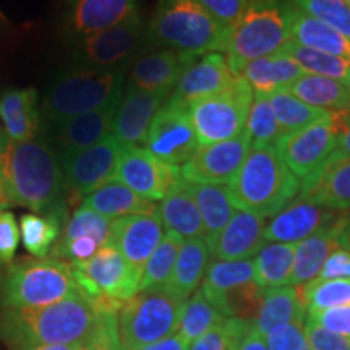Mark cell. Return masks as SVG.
<instances>
[{"label":"cell","mask_w":350,"mask_h":350,"mask_svg":"<svg viewBox=\"0 0 350 350\" xmlns=\"http://www.w3.org/2000/svg\"><path fill=\"white\" fill-rule=\"evenodd\" d=\"M0 177L16 206L34 214L68 211L59 154L42 139L12 142L0 130Z\"/></svg>","instance_id":"1"},{"label":"cell","mask_w":350,"mask_h":350,"mask_svg":"<svg viewBox=\"0 0 350 350\" xmlns=\"http://www.w3.org/2000/svg\"><path fill=\"white\" fill-rule=\"evenodd\" d=\"M96 312L80 291L41 308L3 310L0 338L16 344H80L93 329Z\"/></svg>","instance_id":"2"},{"label":"cell","mask_w":350,"mask_h":350,"mask_svg":"<svg viewBox=\"0 0 350 350\" xmlns=\"http://www.w3.org/2000/svg\"><path fill=\"white\" fill-rule=\"evenodd\" d=\"M301 180L282 161L274 144H253L242 167L227 183L234 206L273 217L300 193Z\"/></svg>","instance_id":"3"},{"label":"cell","mask_w":350,"mask_h":350,"mask_svg":"<svg viewBox=\"0 0 350 350\" xmlns=\"http://www.w3.org/2000/svg\"><path fill=\"white\" fill-rule=\"evenodd\" d=\"M229 26L222 25L200 0H159L146 28V44L185 54L224 52Z\"/></svg>","instance_id":"4"},{"label":"cell","mask_w":350,"mask_h":350,"mask_svg":"<svg viewBox=\"0 0 350 350\" xmlns=\"http://www.w3.org/2000/svg\"><path fill=\"white\" fill-rule=\"evenodd\" d=\"M291 0H250L240 16L229 26L226 59L240 77L252 60L278 54L292 39Z\"/></svg>","instance_id":"5"},{"label":"cell","mask_w":350,"mask_h":350,"mask_svg":"<svg viewBox=\"0 0 350 350\" xmlns=\"http://www.w3.org/2000/svg\"><path fill=\"white\" fill-rule=\"evenodd\" d=\"M125 68H81L65 73L52 83L42 100L46 125L54 126L72 117L119 103L124 94Z\"/></svg>","instance_id":"6"},{"label":"cell","mask_w":350,"mask_h":350,"mask_svg":"<svg viewBox=\"0 0 350 350\" xmlns=\"http://www.w3.org/2000/svg\"><path fill=\"white\" fill-rule=\"evenodd\" d=\"M78 292L70 262L57 258H28L10 265L2 284L8 310L41 308Z\"/></svg>","instance_id":"7"},{"label":"cell","mask_w":350,"mask_h":350,"mask_svg":"<svg viewBox=\"0 0 350 350\" xmlns=\"http://www.w3.org/2000/svg\"><path fill=\"white\" fill-rule=\"evenodd\" d=\"M187 300L167 287L142 291L124 301L117 314L122 350L157 342L178 331Z\"/></svg>","instance_id":"8"},{"label":"cell","mask_w":350,"mask_h":350,"mask_svg":"<svg viewBox=\"0 0 350 350\" xmlns=\"http://www.w3.org/2000/svg\"><path fill=\"white\" fill-rule=\"evenodd\" d=\"M253 90L242 77L221 93L188 106L200 146L239 137L247 126Z\"/></svg>","instance_id":"9"},{"label":"cell","mask_w":350,"mask_h":350,"mask_svg":"<svg viewBox=\"0 0 350 350\" xmlns=\"http://www.w3.org/2000/svg\"><path fill=\"white\" fill-rule=\"evenodd\" d=\"M77 55L85 68H125L146 44V29L139 13L122 23L77 41Z\"/></svg>","instance_id":"10"},{"label":"cell","mask_w":350,"mask_h":350,"mask_svg":"<svg viewBox=\"0 0 350 350\" xmlns=\"http://www.w3.org/2000/svg\"><path fill=\"white\" fill-rule=\"evenodd\" d=\"M144 148L165 164H185L200 148L188 106L165 99L152 119Z\"/></svg>","instance_id":"11"},{"label":"cell","mask_w":350,"mask_h":350,"mask_svg":"<svg viewBox=\"0 0 350 350\" xmlns=\"http://www.w3.org/2000/svg\"><path fill=\"white\" fill-rule=\"evenodd\" d=\"M124 144L113 135L75 152L59 154L68 191L85 198L116 178Z\"/></svg>","instance_id":"12"},{"label":"cell","mask_w":350,"mask_h":350,"mask_svg":"<svg viewBox=\"0 0 350 350\" xmlns=\"http://www.w3.org/2000/svg\"><path fill=\"white\" fill-rule=\"evenodd\" d=\"M116 180L150 201H163L182 180L180 169L152 156L146 148L124 146Z\"/></svg>","instance_id":"13"},{"label":"cell","mask_w":350,"mask_h":350,"mask_svg":"<svg viewBox=\"0 0 350 350\" xmlns=\"http://www.w3.org/2000/svg\"><path fill=\"white\" fill-rule=\"evenodd\" d=\"M274 146L291 172L304 180L338 148L331 113L305 129L284 135Z\"/></svg>","instance_id":"14"},{"label":"cell","mask_w":350,"mask_h":350,"mask_svg":"<svg viewBox=\"0 0 350 350\" xmlns=\"http://www.w3.org/2000/svg\"><path fill=\"white\" fill-rule=\"evenodd\" d=\"M250 146L252 138L247 130L232 139L200 146L195 154L182 165V178L195 183L227 185L242 167Z\"/></svg>","instance_id":"15"},{"label":"cell","mask_w":350,"mask_h":350,"mask_svg":"<svg viewBox=\"0 0 350 350\" xmlns=\"http://www.w3.org/2000/svg\"><path fill=\"white\" fill-rule=\"evenodd\" d=\"M72 268L85 275L100 295H107L124 304L139 292L142 271L112 245H106L86 261H72Z\"/></svg>","instance_id":"16"},{"label":"cell","mask_w":350,"mask_h":350,"mask_svg":"<svg viewBox=\"0 0 350 350\" xmlns=\"http://www.w3.org/2000/svg\"><path fill=\"white\" fill-rule=\"evenodd\" d=\"M350 214L342 211L334 221L295 245L291 286H305L318 278L327 256L340 247L347 248Z\"/></svg>","instance_id":"17"},{"label":"cell","mask_w":350,"mask_h":350,"mask_svg":"<svg viewBox=\"0 0 350 350\" xmlns=\"http://www.w3.org/2000/svg\"><path fill=\"white\" fill-rule=\"evenodd\" d=\"M196 57L198 55L172 49H156L138 55L126 70L125 86L169 96Z\"/></svg>","instance_id":"18"},{"label":"cell","mask_w":350,"mask_h":350,"mask_svg":"<svg viewBox=\"0 0 350 350\" xmlns=\"http://www.w3.org/2000/svg\"><path fill=\"white\" fill-rule=\"evenodd\" d=\"M237 78L224 54L209 52L198 55L188 65L167 99L190 106L195 100L221 93Z\"/></svg>","instance_id":"19"},{"label":"cell","mask_w":350,"mask_h":350,"mask_svg":"<svg viewBox=\"0 0 350 350\" xmlns=\"http://www.w3.org/2000/svg\"><path fill=\"white\" fill-rule=\"evenodd\" d=\"M299 198L327 209H350V156L336 150L301 180Z\"/></svg>","instance_id":"20"},{"label":"cell","mask_w":350,"mask_h":350,"mask_svg":"<svg viewBox=\"0 0 350 350\" xmlns=\"http://www.w3.org/2000/svg\"><path fill=\"white\" fill-rule=\"evenodd\" d=\"M163 235L164 226L159 211L133 214L113 219L109 245L116 247L135 268L143 271V266L161 243Z\"/></svg>","instance_id":"21"},{"label":"cell","mask_w":350,"mask_h":350,"mask_svg":"<svg viewBox=\"0 0 350 350\" xmlns=\"http://www.w3.org/2000/svg\"><path fill=\"white\" fill-rule=\"evenodd\" d=\"M342 211L327 209L319 204L310 203L297 196L294 201L281 209L265 227V242L300 243L323 226L329 224Z\"/></svg>","instance_id":"22"},{"label":"cell","mask_w":350,"mask_h":350,"mask_svg":"<svg viewBox=\"0 0 350 350\" xmlns=\"http://www.w3.org/2000/svg\"><path fill=\"white\" fill-rule=\"evenodd\" d=\"M266 219L237 209L216 237L208 240L211 258L217 261L250 260L265 247Z\"/></svg>","instance_id":"23"},{"label":"cell","mask_w":350,"mask_h":350,"mask_svg":"<svg viewBox=\"0 0 350 350\" xmlns=\"http://www.w3.org/2000/svg\"><path fill=\"white\" fill-rule=\"evenodd\" d=\"M169 96L124 86V94L113 119L112 135L124 146H139L146 142L152 119Z\"/></svg>","instance_id":"24"},{"label":"cell","mask_w":350,"mask_h":350,"mask_svg":"<svg viewBox=\"0 0 350 350\" xmlns=\"http://www.w3.org/2000/svg\"><path fill=\"white\" fill-rule=\"evenodd\" d=\"M139 13V0H67L70 36L81 41Z\"/></svg>","instance_id":"25"},{"label":"cell","mask_w":350,"mask_h":350,"mask_svg":"<svg viewBox=\"0 0 350 350\" xmlns=\"http://www.w3.org/2000/svg\"><path fill=\"white\" fill-rule=\"evenodd\" d=\"M119 103H113L99 111L81 113V116L72 117L51 126L52 142L59 148L60 154L81 151L112 135L113 119H116Z\"/></svg>","instance_id":"26"},{"label":"cell","mask_w":350,"mask_h":350,"mask_svg":"<svg viewBox=\"0 0 350 350\" xmlns=\"http://www.w3.org/2000/svg\"><path fill=\"white\" fill-rule=\"evenodd\" d=\"M2 131L12 142L34 139L41 130V112L38 107V93L34 88L10 90L0 99Z\"/></svg>","instance_id":"27"},{"label":"cell","mask_w":350,"mask_h":350,"mask_svg":"<svg viewBox=\"0 0 350 350\" xmlns=\"http://www.w3.org/2000/svg\"><path fill=\"white\" fill-rule=\"evenodd\" d=\"M304 75V68L284 52L252 60L240 72V77L250 85L253 94L265 96L287 90Z\"/></svg>","instance_id":"28"},{"label":"cell","mask_w":350,"mask_h":350,"mask_svg":"<svg viewBox=\"0 0 350 350\" xmlns=\"http://www.w3.org/2000/svg\"><path fill=\"white\" fill-rule=\"evenodd\" d=\"M306 305L300 286L265 288L262 301L253 325L261 336H268L274 327L287 323H305Z\"/></svg>","instance_id":"29"},{"label":"cell","mask_w":350,"mask_h":350,"mask_svg":"<svg viewBox=\"0 0 350 350\" xmlns=\"http://www.w3.org/2000/svg\"><path fill=\"white\" fill-rule=\"evenodd\" d=\"M209 260H211V252H209L206 239L196 237L183 240L174 271L165 287L180 299L188 300L203 282Z\"/></svg>","instance_id":"30"},{"label":"cell","mask_w":350,"mask_h":350,"mask_svg":"<svg viewBox=\"0 0 350 350\" xmlns=\"http://www.w3.org/2000/svg\"><path fill=\"white\" fill-rule=\"evenodd\" d=\"M157 211L165 229L178 234L183 240L206 237L200 209L183 178L161 201Z\"/></svg>","instance_id":"31"},{"label":"cell","mask_w":350,"mask_h":350,"mask_svg":"<svg viewBox=\"0 0 350 350\" xmlns=\"http://www.w3.org/2000/svg\"><path fill=\"white\" fill-rule=\"evenodd\" d=\"M81 206L93 209L112 221L133 214H151L157 211V206L152 201L142 198L116 178L85 196Z\"/></svg>","instance_id":"32"},{"label":"cell","mask_w":350,"mask_h":350,"mask_svg":"<svg viewBox=\"0 0 350 350\" xmlns=\"http://www.w3.org/2000/svg\"><path fill=\"white\" fill-rule=\"evenodd\" d=\"M292 41L310 49L326 52L350 62V41L339 31L332 29L321 21L312 18L299 8L292 5L291 18Z\"/></svg>","instance_id":"33"},{"label":"cell","mask_w":350,"mask_h":350,"mask_svg":"<svg viewBox=\"0 0 350 350\" xmlns=\"http://www.w3.org/2000/svg\"><path fill=\"white\" fill-rule=\"evenodd\" d=\"M187 188L193 196L196 206L200 209L201 219H203L206 240L213 237L224 229L237 208L232 203L227 185L219 183H195L187 182Z\"/></svg>","instance_id":"34"},{"label":"cell","mask_w":350,"mask_h":350,"mask_svg":"<svg viewBox=\"0 0 350 350\" xmlns=\"http://www.w3.org/2000/svg\"><path fill=\"white\" fill-rule=\"evenodd\" d=\"M291 94L304 100L308 106L323 111H340L350 109V86L331 78L305 73L287 88Z\"/></svg>","instance_id":"35"},{"label":"cell","mask_w":350,"mask_h":350,"mask_svg":"<svg viewBox=\"0 0 350 350\" xmlns=\"http://www.w3.org/2000/svg\"><path fill=\"white\" fill-rule=\"evenodd\" d=\"M294 243H266L253 256L255 282L262 288H278L291 286L294 269Z\"/></svg>","instance_id":"36"},{"label":"cell","mask_w":350,"mask_h":350,"mask_svg":"<svg viewBox=\"0 0 350 350\" xmlns=\"http://www.w3.org/2000/svg\"><path fill=\"white\" fill-rule=\"evenodd\" d=\"M68 221V211L47 214H23L20 234L26 252L34 258H47Z\"/></svg>","instance_id":"37"},{"label":"cell","mask_w":350,"mask_h":350,"mask_svg":"<svg viewBox=\"0 0 350 350\" xmlns=\"http://www.w3.org/2000/svg\"><path fill=\"white\" fill-rule=\"evenodd\" d=\"M281 52L295 60L305 73L331 78V80L345 83L350 86V62L340 57L319 52L310 47L300 46L299 42L288 41Z\"/></svg>","instance_id":"38"},{"label":"cell","mask_w":350,"mask_h":350,"mask_svg":"<svg viewBox=\"0 0 350 350\" xmlns=\"http://www.w3.org/2000/svg\"><path fill=\"white\" fill-rule=\"evenodd\" d=\"M255 281L253 273V260L237 261H217L209 262L206 275L201 282V294L206 299L226 294L232 288Z\"/></svg>","instance_id":"39"},{"label":"cell","mask_w":350,"mask_h":350,"mask_svg":"<svg viewBox=\"0 0 350 350\" xmlns=\"http://www.w3.org/2000/svg\"><path fill=\"white\" fill-rule=\"evenodd\" d=\"M269 104L273 107V112L278 120L279 126H281L282 137L284 135L292 133L305 126L314 124V122L325 119L329 116V111H323V109H317L305 104L304 100L297 99L294 94L288 91H278V93L268 96Z\"/></svg>","instance_id":"40"},{"label":"cell","mask_w":350,"mask_h":350,"mask_svg":"<svg viewBox=\"0 0 350 350\" xmlns=\"http://www.w3.org/2000/svg\"><path fill=\"white\" fill-rule=\"evenodd\" d=\"M183 239L172 230L164 232L163 240L152 252L150 260L143 266L142 281H139V292L151 291V288L164 287L172 274L177 255L180 252Z\"/></svg>","instance_id":"41"},{"label":"cell","mask_w":350,"mask_h":350,"mask_svg":"<svg viewBox=\"0 0 350 350\" xmlns=\"http://www.w3.org/2000/svg\"><path fill=\"white\" fill-rule=\"evenodd\" d=\"M224 319V314L217 312L198 288V291L187 300L177 332L188 344H191L195 339H198L200 336H203L204 332L213 329L214 326L221 325Z\"/></svg>","instance_id":"42"},{"label":"cell","mask_w":350,"mask_h":350,"mask_svg":"<svg viewBox=\"0 0 350 350\" xmlns=\"http://www.w3.org/2000/svg\"><path fill=\"white\" fill-rule=\"evenodd\" d=\"M300 288L306 312L350 305V279H313Z\"/></svg>","instance_id":"43"},{"label":"cell","mask_w":350,"mask_h":350,"mask_svg":"<svg viewBox=\"0 0 350 350\" xmlns=\"http://www.w3.org/2000/svg\"><path fill=\"white\" fill-rule=\"evenodd\" d=\"M111 227L112 219L86 206H80L68 217L57 242H70V240L80 237H90L94 239L103 247H106L109 245V239H111Z\"/></svg>","instance_id":"44"},{"label":"cell","mask_w":350,"mask_h":350,"mask_svg":"<svg viewBox=\"0 0 350 350\" xmlns=\"http://www.w3.org/2000/svg\"><path fill=\"white\" fill-rule=\"evenodd\" d=\"M245 130L250 135L253 144H275L282 137L269 98L265 94H253V103L248 112Z\"/></svg>","instance_id":"45"},{"label":"cell","mask_w":350,"mask_h":350,"mask_svg":"<svg viewBox=\"0 0 350 350\" xmlns=\"http://www.w3.org/2000/svg\"><path fill=\"white\" fill-rule=\"evenodd\" d=\"M291 3L350 41V7L345 0H291Z\"/></svg>","instance_id":"46"},{"label":"cell","mask_w":350,"mask_h":350,"mask_svg":"<svg viewBox=\"0 0 350 350\" xmlns=\"http://www.w3.org/2000/svg\"><path fill=\"white\" fill-rule=\"evenodd\" d=\"M252 323L248 319L226 318L221 325L195 339L188 345V350H235Z\"/></svg>","instance_id":"47"},{"label":"cell","mask_w":350,"mask_h":350,"mask_svg":"<svg viewBox=\"0 0 350 350\" xmlns=\"http://www.w3.org/2000/svg\"><path fill=\"white\" fill-rule=\"evenodd\" d=\"M88 344L91 350H122L117 313H96V321Z\"/></svg>","instance_id":"48"},{"label":"cell","mask_w":350,"mask_h":350,"mask_svg":"<svg viewBox=\"0 0 350 350\" xmlns=\"http://www.w3.org/2000/svg\"><path fill=\"white\" fill-rule=\"evenodd\" d=\"M266 344L269 350H312L304 323H287L274 327L266 336Z\"/></svg>","instance_id":"49"},{"label":"cell","mask_w":350,"mask_h":350,"mask_svg":"<svg viewBox=\"0 0 350 350\" xmlns=\"http://www.w3.org/2000/svg\"><path fill=\"white\" fill-rule=\"evenodd\" d=\"M305 334L312 350H350V339L325 329L306 317Z\"/></svg>","instance_id":"50"},{"label":"cell","mask_w":350,"mask_h":350,"mask_svg":"<svg viewBox=\"0 0 350 350\" xmlns=\"http://www.w3.org/2000/svg\"><path fill=\"white\" fill-rule=\"evenodd\" d=\"M20 242V227L10 211L0 209V265H10Z\"/></svg>","instance_id":"51"},{"label":"cell","mask_w":350,"mask_h":350,"mask_svg":"<svg viewBox=\"0 0 350 350\" xmlns=\"http://www.w3.org/2000/svg\"><path fill=\"white\" fill-rule=\"evenodd\" d=\"M306 317L325 329L350 339V305L321 310V312H308Z\"/></svg>","instance_id":"52"},{"label":"cell","mask_w":350,"mask_h":350,"mask_svg":"<svg viewBox=\"0 0 350 350\" xmlns=\"http://www.w3.org/2000/svg\"><path fill=\"white\" fill-rule=\"evenodd\" d=\"M200 2L217 21L232 26L250 0H200Z\"/></svg>","instance_id":"53"},{"label":"cell","mask_w":350,"mask_h":350,"mask_svg":"<svg viewBox=\"0 0 350 350\" xmlns=\"http://www.w3.org/2000/svg\"><path fill=\"white\" fill-rule=\"evenodd\" d=\"M317 279H350V250L340 247L327 256Z\"/></svg>","instance_id":"54"},{"label":"cell","mask_w":350,"mask_h":350,"mask_svg":"<svg viewBox=\"0 0 350 350\" xmlns=\"http://www.w3.org/2000/svg\"><path fill=\"white\" fill-rule=\"evenodd\" d=\"M331 122L338 137V148L336 150L350 156V109L331 111Z\"/></svg>","instance_id":"55"},{"label":"cell","mask_w":350,"mask_h":350,"mask_svg":"<svg viewBox=\"0 0 350 350\" xmlns=\"http://www.w3.org/2000/svg\"><path fill=\"white\" fill-rule=\"evenodd\" d=\"M235 350H269L268 344H266V338L261 336L255 325L252 323V326L248 327L247 332L243 334V338L240 339Z\"/></svg>","instance_id":"56"},{"label":"cell","mask_w":350,"mask_h":350,"mask_svg":"<svg viewBox=\"0 0 350 350\" xmlns=\"http://www.w3.org/2000/svg\"><path fill=\"white\" fill-rule=\"evenodd\" d=\"M188 345L190 344H188L187 340L178 334V332H175V334L169 336V338L165 339L157 340V342L143 345V347L131 349V350H188Z\"/></svg>","instance_id":"57"},{"label":"cell","mask_w":350,"mask_h":350,"mask_svg":"<svg viewBox=\"0 0 350 350\" xmlns=\"http://www.w3.org/2000/svg\"><path fill=\"white\" fill-rule=\"evenodd\" d=\"M80 344H16L12 345V350H78Z\"/></svg>","instance_id":"58"},{"label":"cell","mask_w":350,"mask_h":350,"mask_svg":"<svg viewBox=\"0 0 350 350\" xmlns=\"http://www.w3.org/2000/svg\"><path fill=\"white\" fill-rule=\"evenodd\" d=\"M12 204H13V203H12L10 196H8V193H7L5 183H3L2 177H0V209L12 206Z\"/></svg>","instance_id":"59"},{"label":"cell","mask_w":350,"mask_h":350,"mask_svg":"<svg viewBox=\"0 0 350 350\" xmlns=\"http://www.w3.org/2000/svg\"><path fill=\"white\" fill-rule=\"evenodd\" d=\"M78 350H91V347H90V344H88V339L85 340V342H83L81 345H80V349Z\"/></svg>","instance_id":"60"},{"label":"cell","mask_w":350,"mask_h":350,"mask_svg":"<svg viewBox=\"0 0 350 350\" xmlns=\"http://www.w3.org/2000/svg\"><path fill=\"white\" fill-rule=\"evenodd\" d=\"M347 248L350 250V230H349V235H347Z\"/></svg>","instance_id":"61"},{"label":"cell","mask_w":350,"mask_h":350,"mask_svg":"<svg viewBox=\"0 0 350 350\" xmlns=\"http://www.w3.org/2000/svg\"><path fill=\"white\" fill-rule=\"evenodd\" d=\"M345 3H347V5L350 7V0H345Z\"/></svg>","instance_id":"62"}]
</instances>
